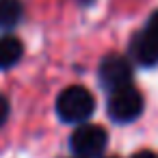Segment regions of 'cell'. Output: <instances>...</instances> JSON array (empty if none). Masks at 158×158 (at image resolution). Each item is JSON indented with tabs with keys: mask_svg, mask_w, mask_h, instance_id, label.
Listing matches in <instances>:
<instances>
[{
	"mask_svg": "<svg viewBox=\"0 0 158 158\" xmlns=\"http://www.w3.org/2000/svg\"><path fill=\"white\" fill-rule=\"evenodd\" d=\"M95 110V100L85 87H67L56 98V113L67 123H82Z\"/></svg>",
	"mask_w": 158,
	"mask_h": 158,
	"instance_id": "1",
	"label": "cell"
},
{
	"mask_svg": "<svg viewBox=\"0 0 158 158\" xmlns=\"http://www.w3.org/2000/svg\"><path fill=\"white\" fill-rule=\"evenodd\" d=\"M143 110V98L132 85H123L110 91L108 98V115L117 123L134 121Z\"/></svg>",
	"mask_w": 158,
	"mask_h": 158,
	"instance_id": "2",
	"label": "cell"
},
{
	"mask_svg": "<svg viewBox=\"0 0 158 158\" xmlns=\"http://www.w3.org/2000/svg\"><path fill=\"white\" fill-rule=\"evenodd\" d=\"M106 141H108V134L102 126H91V123H85L80 128L74 130L69 143H72V149L76 156L80 158H95L104 152L106 147Z\"/></svg>",
	"mask_w": 158,
	"mask_h": 158,
	"instance_id": "3",
	"label": "cell"
},
{
	"mask_svg": "<svg viewBox=\"0 0 158 158\" xmlns=\"http://www.w3.org/2000/svg\"><path fill=\"white\" fill-rule=\"evenodd\" d=\"M130 80H132V67H130L128 59H123L119 54H110L100 63V82L108 91L130 85Z\"/></svg>",
	"mask_w": 158,
	"mask_h": 158,
	"instance_id": "4",
	"label": "cell"
},
{
	"mask_svg": "<svg viewBox=\"0 0 158 158\" xmlns=\"http://www.w3.org/2000/svg\"><path fill=\"white\" fill-rule=\"evenodd\" d=\"M132 56L143 67H154L158 63V35L149 28L139 33L132 41Z\"/></svg>",
	"mask_w": 158,
	"mask_h": 158,
	"instance_id": "5",
	"label": "cell"
},
{
	"mask_svg": "<svg viewBox=\"0 0 158 158\" xmlns=\"http://www.w3.org/2000/svg\"><path fill=\"white\" fill-rule=\"evenodd\" d=\"M22 41L18 37H2L0 39V69H9L22 59Z\"/></svg>",
	"mask_w": 158,
	"mask_h": 158,
	"instance_id": "6",
	"label": "cell"
},
{
	"mask_svg": "<svg viewBox=\"0 0 158 158\" xmlns=\"http://www.w3.org/2000/svg\"><path fill=\"white\" fill-rule=\"evenodd\" d=\"M22 18L20 0H0V28H11Z\"/></svg>",
	"mask_w": 158,
	"mask_h": 158,
	"instance_id": "7",
	"label": "cell"
},
{
	"mask_svg": "<svg viewBox=\"0 0 158 158\" xmlns=\"http://www.w3.org/2000/svg\"><path fill=\"white\" fill-rule=\"evenodd\" d=\"M9 117V100L5 95H0V126H2Z\"/></svg>",
	"mask_w": 158,
	"mask_h": 158,
	"instance_id": "8",
	"label": "cell"
},
{
	"mask_svg": "<svg viewBox=\"0 0 158 158\" xmlns=\"http://www.w3.org/2000/svg\"><path fill=\"white\" fill-rule=\"evenodd\" d=\"M132 158H158L154 152H149V149H143V152H136Z\"/></svg>",
	"mask_w": 158,
	"mask_h": 158,
	"instance_id": "9",
	"label": "cell"
},
{
	"mask_svg": "<svg viewBox=\"0 0 158 158\" xmlns=\"http://www.w3.org/2000/svg\"><path fill=\"white\" fill-rule=\"evenodd\" d=\"M80 2H82V5H91V2H93V0H80Z\"/></svg>",
	"mask_w": 158,
	"mask_h": 158,
	"instance_id": "10",
	"label": "cell"
}]
</instances>
